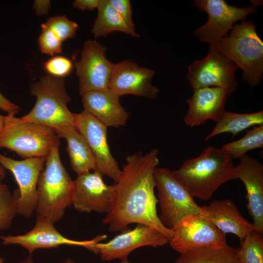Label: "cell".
<instances>
[{"label": "cell", "mask_w": 263, "mask_h": 263, "mask_svg": "<svg viewBox=\"0 0 263 263\" xmlns=\"http://www.w3.org/2000/svg\"><path fill=\"white\" fill-rule=\"evenodd\" d=\"M212 224L225 234L236 235L241 241L255 230L252 223L244 218L230 199L217 200L202 207Z\"/></svg>", "instance_id": "44dd1931"}, {"label": "cell", "mask_w": 263, "mask_h": 263, "mask_svg": "<svg viewBox=\"0 0 263 263\" xmlns=\"http://www.w3.org/2000/svg\"><path fill=\"white\" fill-rule=\"evenodd\" d=\"M193 5L199 11L207 14V21L195 30L193 34L200 41L212 44L222 37L233 27L235 22L244 20L249 14L257 10L251 4L243 7L229 5L224 0H194Z\"/></svg>", "instance_id": "9c48e42d"}, {"label": "cell", "mask_w": 263, "mask_h": 263, "mask_svg": "<svg viewBox=\"0 0 263 263\" xmlns=\"http://www.w3.org/2000/svg\"><path fill=\"white\" fill-rule=\"evenodd\" d=\"M84 110L106 127L124 126L129 113L121 105L120 96L109 88L82 94Z\"/></svg>", "instance_id": "ffe728a7"}, {"label": "cell", "mask_w": 263, "mask_h": 263, "mask_svg": "<svg viewBox=\"0 0 263 263\" xmlns=\"http://www.w3.org/2000/svg\"><path fill=\"white\" fill-rule=\"evenodd\" d=\"M60 144L59 141L47 155L37 185V215L53 224L59 222L72 205L73 180L61 162Z\"/></svg>", "instance_id": "277c9868"}, {"label": "cell", "mask_w": 263, "mask_h": 263, "mask_svg": "<svg viewBox=\"0 0 263 263\" xmlns=\"http://www.w3.org/2000/svg\"><path fill=\"white\" fill-rule=\"evenodd\" d=\"M209 49L225 55L240 68L244 81L250 87L262 80L263 42L251 21L243 20L233 26L228 36L210 44Z\"/></svg>", "instance_id": "3957f363"}, {"label": "cell", "mask_w": 263, "mask_h": 263, "mask_svg": "<svg viewBox=\"0 0 263 263\" xmlns=\"http://www.w3.org/2000/svg\"><path fill=\"white\" fill-rule=\"evenodd\" d=\"M234 166L233 180L244 184L247 208L253 220L255 230L263 233V165L257 159L244 154Z\"/></svg>", "instance_id": "e0dca14e"}, {"label": "cell", "mask_w": 263, "mask_h": 263, "mask_svg": "<svg viewBox=\"0 0 263 263\" xmlns=\"http://www.w3.org/2000/svg\"><path fill=\"white\" fill-rule=\"evenodd\" d=\"M106 243H96L90 250L99 254L105 261L128 259L134 250L146 246H162L169 243L166 236L149 225L137 224L132 229H128Z\"/></svg>", "instance_id": "8fae6325"}, {"label": "cell", "mask_w": 263, "mask_h": 263, "mask_svg": "<svg viewBox=\"0 0 263 263\" xmlns=\"http://www.w3.org/2000/svg\"><path fill=\"white\" fill-rule=\"evenodd\" d=\"M0 109L8 114H17L19 112V107L4 97L0 92Z\"/></svg>", "instance_id": "836d02e7"}, {"label": "cell", "mask_w": 263, "mask_h": 263, "mask_svg": "<svg viewBox=\"0 0 263 263\" xmlns=\"http://www.w3.org/2000/svg\"><path fill=\"white\" fill-rule=\"evenodd\" d=\"M46 157L16 160L0 153V163L13 174L18 185L16 197L18 215L30 218L36 210L37 185Z\"/></svg>", "instance_id": "7c38bea8"}, {"label": "cell", "mask_w": 263, "mask_h": 263, "mask_svg": "<svg viewBox=\"0 0 263 263\" xmlns=\"http://www.w3.org/2000/svg\"><path fill=\"white\" fill-rule=\"evenodd\" d=\"M73 115L74 126L87 141L95 161L96 170L116 183L121 170L110 151L107 127L84 110Z\"/></svg>", "instance_id": "5bb4252c"}, {"label": "cell", "mask_w": 263, "mask_h": 263, "mask_svg": "<svg viewBox=\"0 0 263 263\" xmlns=\"http://www.w3.org/2000/svg\"><path fill=\"white\" fill-rule=\"evenodd\" d=\"M232 160L221 149L209 146L171 172L193 198L208 200L221 186L233 180Z\"/></svg>", "instance_id": "7a4b0ae2"}, {"label": "cell", "mask_w": 263, "mask_h": 263, "mask_svg": "<svg viewBox=\"0 0 263 263\" xmlns=\"http://www.w3.org/2000/svg\"><path fill=\"white\" fill-rule=\"evenodd\" d=\"M172 229L173 233L169 243L179 254L227 245L225 234L212 224L203 209L201 212L187 216Z\"/></svg>", "instance_id": "ba28073f"}, {"label": "cell", "mask_w": 263, "mask_h": 263, "mask_svg": "<svg viewBox=\"0 0 263 263\" xmlns=\"http://www.w3.org/2000/svg\"><path fill=\"white\" fill-rule=\"evenodd\" d=\"M97 170L77 175L73 180L72 205L77 211L107 213L113 201L115 185H108Z\"/></svg>", "instance_id": "9a60e30c"}, {"label": "cell", "mask_w": 263, "mask_h": 263, "mask_svg": "<svg viewBox=\"0 0 263 263\" xmlns=\"http://www.w3.org/2000/svg\"><path fill=\"white\" fill-rule=\"evenodd\" d=\"M6 116L0 114V132L2 130L5 121Z\"/></svg>", "instance_id": "8d00e7d4"}, {"label": "cell", "mask_w": 263, "mask_h": 263, "mask_svg": "<svg viewBox=\"0 0 263 263\" xmlns=\"http://www.w3.org/2000/svg\"><path fill=\"white\" fill-rule=\"evenodd\" d=\"M263 147V125L254 126L240 139L223 145L220 148L232 159H239L252 150Z\"/></svg>", "instance_id": "484cf974"}, {"label": "cell", "mask_w": 263, "mask_h": 263, "mask_svg": "<svg viewBox=\"0 0 263 263\" xmlns=\"http://www.w3.org/2000/svg\"><path fill=\"white\" fill-rule=\"evenodd\" d=\"M235 251L239 263H263L262 234L255 230L250 231Z\"/></svg>", "instance_id": "4316f807"}, {"label": "cell", "mask_w": 263, "mask_h": 263, "mask_svg": "<svg viewBox=\"0 0 263 263\" xmlns=\"http://www.w3.org/2000/svg\"><path fill=\"white\" fill-rule=\"evenodd\" d=\"M44 24L63 41L75 36L78 24L70 20L65 15H57L49 18Z\"/></svg>", "instance_id": "f1b7e54d"}, {"label": "cell", "mask_w": 263, "mask_h": 263, "mask_svg": "<svg viewBox=\"0 0 263 263\" xmlns=\"http://www.w3.org/2000/svg\"><path fill=\"white\" fill-rule=\"evenodd\" d=\"M101 0H75L73 3V6L81 11H93L98 9Z\"/></svg>", "instance_id": "d6a6232c"}, {"label": "cell", "mask_w": 263, "mask_h": 263, "mask_svg": "<svg viewBox=\"0 0 263 263\" xmlns=\"http://www.w3.org/2000/svg\"><path fill=\"white\" fill-rule=\"evenodd\" d=\"M154 74L132 60H124L114 64L109 88L120 96L128 94L154 99L159 92L151 83Z\"/></svg>", "instance_id": "ac0fdd59"}, {"label": "cell", "mask_w": 263, "mask_h": 263, "mask_svg": "<svg viewBox=\"0 0 263 263\" xmlns=\"http://www.w3.org/2000/svg\"><path fill=\"white\" fill-rule=\"evenodd\" d=\"M44 68L50 75L64 78L70 74L73 63L70 59L65 56H56L44 63Z\"/></svg>", "instance_id": "4dcf8cb0"}, {"label": "cell", "mask_w": 263, "mask_h": 263, "mask_svg": "<svg viewBox=\"0 0 263 263\" xmlns=\"http://www.w3.org/2000/svg\"><path fill=\"white\" fill-rule=\"evenodd\" d=\"M211 132L206 137L207 141L224 133H230L234 137L249 127L263 125V111L248 113H239L224 111Z\"/></svg>", "instance_id": "603a6c76"}, {"label": "cell", "mask_w": 263, "mask_h": 263, "mask_svg": "<svg viewBox=\"0 0 263 263\" xmlns=\"http://www.w3.org/2000/svg\"><path fill=\"white\" fill-rule=\"evenodd\" d=\"M120 263H130L128 261V259L121 260Z\"/></svg>", "instance_id": "f35d334b"}, {"label": "cell", "mask_w": 263, "mask_h": 263, "mask_svg": "<svg viewBox=\"0 0 263 263\" xmlns=\"http://www.w3.org/2000/svg\"><path fill=\"white\" fill-rule=\"evenodd\" d=\"M18 263H35L32 258L31 255L28 256L26 258L22 261H20Z\"/></svg>", "instance_id": "d590c367"}, {"label": "cell", "mask_w": 263, "mask_h": 263, "mask_svg": "<svg viewBox=\"0 0 263 263\" xmlns=\"http://www.w3.org/2000/svg\"><path fill=\"white\" fill-rule=\"evenodd\" d=\"M30 91L36 97V101L33 109L19 118L21 121L54 130L74 126V113L67 106L71 98L66 92L64 78L50 75L42 76L31 84Z\"/></svg>", "instance_id": "5b68a950"}, {"label": "cell", "mask_w": 263, "mask_h": 263, "mask_svg": "<svg viewBox=\"0 0 263 263\" xmlns=\"http://www.w3.org/2000/svg\"><path fill=\"white\" fill-rule=\"evenodd\" d=\"M3 259L0 257V263H3Z\"/></svg>", "instance_id": "60d3db41"}, {"label": "cell", "mask_w": 263, "mask_h": 263, "mask_svg": "<svg viewBox=\"0 0 263 263\" xmlns=\"http://www.w3.org/2000/svg\"><path fill=\"white\" fill-rule=\"evenodd\" d=\"M51 6V1L48 0H36L35 1L34 8L36 15H46Z\"/></svg>", "instance_id": "e575fe53"}, {"label": "cell", "mask_w": 263, "mask_h": 263, "mask_svg": "<svg viewBox=\"0 0 263 263\" xmlns=\"http://www.w3.org/2000/svg\"><path fill=\"white\" fill-rule=\"evenodd\" d=\"M109 3L116 10L127 24L135 30L132 20V9L129 0H108Z\"/></svg>", "instance_id": "1f68e13d"}, {"label": "cell", "mask_w": 263, "mask_h": 263, "mask_svg": "<svg viewBox=\"0 0 263 263\" xmlns=\"http://www.w3.org/2000/svg\"><path fill=\"white\" fill-rule=\"evenodd\" d=\"M92 33L95 38L105 37L114 31H119L134 37H139L131 29L108 0H101L98 8Z\"/></svg>", "instance_id": "cb8c5ba5"}, {"label": "cell", "mask_w": 263, "mask_h": 263, "mask_svg": "<svg viewBox=\"0 0 263 263\" xmlns=\"http://www.w3.org/2000/svg\"><path fill=\"white\" fill-rule=\"evenodd\" d=\"M41 32L38 38L40 52L50 56L61 53L62 41L44 23L41 25Z\"/></svg>", "instance_id": "f546056e"}, {"label": "cell", "mask_w": 263, "mask_h": 263, "mask_svg": "<svg viewBox=\"0 0 263 263\" xmlns=\"http://www.w3.org/2000/svg\"><path fill=\"white\" fill-rule=\"evenodd\" d=\"M238 68L225 55L209 49L208 55L204 58L188 66L187 78L193 90L217 87L232 93L237 87L235 74Z\"/></svg>", "instance_id": "30bf717a"}, {"label": "cell", "mask_w": 263, "mask_h": 263, "mask_svg": "<svg viewBox=\"0 0 263 263\" xmlns=\"http://www.w3.org/2000/svg\"><path fill=\"white\" fill-rule=\"evenodd\" d=\"M106 51L95 40L84 42L81 58L75 64L80 95L109 87L114 64L107 59Z\"/></svg>", "instance_id": "4fadbf2b"}, {"label": "cell", "mask_w": 263, "mask_h": 263, "mask_svg": "<svg viewBox=\"0 0 263 263\" xmlns=\"http://www.w3.org/2000/svg\"><path fill=\"white\" fill-rule=\"evenodd\" d=\"M106 238V235H100L88 241L70 239L62 235L53 223L39 215H37L34 227L27 233L16 236H0L3 244L19 245L26 249L30 254L38 249L55 248L62 245L82 246L90 250L94 244Z\"/></svg>", "instance_id": "2e32d148"}, {"label": "cell", "mask_w": 263, "mask_h": 263, "mask_svg": "<svg viewBox=\"0 0 263 263\" xmlns=\"http://www.w3.org/2000/svg\"><path fill=\"white\" fill-rule=\"evenodd\" d=\"M154 177L160 209L158 217L164 226L172 229L187 216L202 211L171 170L157 167Z\"/></svg>", "instance_id": "52a82bcc"}, {"label": "cell", "mask_w": 263, "mask_h": 263, "mask_svg": "<svg viewBox=\"0 0 263 263\" xmlns=\"http://www.w3.org/2000/svg\"><path fill=\"white\" fill-rule=\"evenodd\" d=\"M14 114L6 115L0 132V148L15 152L24 159L46 157L59 140L54 129L21 121Z\"/></svg>", "instance_id": "8992f818"}, {"label": "cell", "mask_w": 263, "mask_h": 263, "mask_svg": "<svg viewBox=\"0 0 263 263\" xmlns=\"http://www.w3.org/2000/svg\"><path fill=\"white\" fill-rule=\"evenodd\" d=\"M54 130L59 138L66 140L71 168L77 175L96 170L95 161L87 141L74 126Z\"/></svg>", "instance_id": "7402d4cb"}, {"label": "cell", "mask_w": 263, "mask_h": 263, "mask_svg": "<svg viewBox=\"0 0 263 263\" xmlns=\"http://www.w3.org/2000/svg\"><path fill=\"white\" fill-rule=\"evenodd\" d=\"M175 263H239L235 248L227 245L221 248H202L181 253Z\"/></svg>", "instance_id": "d4e9b609"}, {"label": "cell", "mask_w": 263, "mask_h": 263, "mask_svg": "<svg viewBox=\"0 0 263 263\" xmlns=\"http://www.w3.org/2000/svg\"><path fill=\"white\" fill-rule=\"evenodd\" d=\"M5 169L3 167L1 164L0 163V179L2 180L5 175Z\"/></svg>", "instance_id": "74e56055"}, {"label": "cell", "mask_w": 263, "mask_h": 263, "mask_svg": "<svg viewBox=\"0 0 263 263\" xmlns=\"http://www.w3.org/2000/svg\"><path fill=\"white\" fill-rule=\"evenodd\" d=\"M230 94L228 90L217 87L193 89L192 96L186 100L188 109L183 118L184 123L193 127L209 120L216 122L224 112Z\"/></svg>", "instance_id": "d6986e66"}, {"label": "cell", "mask_w": 263, "mask_h": 263, "mask_svg": "<svg viewBox=\"0 0 263 263\" xmlns=\"http://www.w3.org/2000/svg\"><path fill=\"white\" fill-rule=\"evenodd\" d=\"M63 263H75L74 261L68 259L67 261H66L65 262H64Z\"/></svg>", "instance_id": "ab89813d"}, {"label": "cell", "mask_w": 263, "mask_h": 263, "mask_svg": "<svg viewBox=\"0 0 263 263\" xmlns=\"http://www.w3.org/2000/svg\"><path fill=\"white\" fill-rule=\"evenodd\" d=\"M17 215L16 195L0 179V230L8 229Z\"/></svg>", "instance_id": "83f0119b"}, {"label": "cell", "mask_w": 263, "mask_h": 263, "mask_svg": "<svg viewBox=\"0 0 263 263\" xmlns=\"http://www.w3.org/2000/svg\"><path fill=\"white\" fill-rule=\"evenodd\" d=\"M158 150L128 155L116 182L112 205L103 220L112 232L129 229V225L151 226L170 239L173 231L164 226L157 215L154 173L159 164Z\"/></svg>", "instance_id": "6da1fadb"}]
</instances>
